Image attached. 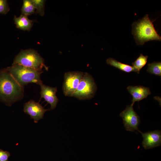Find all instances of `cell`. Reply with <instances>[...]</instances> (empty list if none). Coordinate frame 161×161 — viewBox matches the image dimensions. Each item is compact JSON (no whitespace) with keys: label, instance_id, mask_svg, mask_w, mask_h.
Listing matches in <instances>:
<instances>
[{"label":"cell","instance_id":"obj_19","mask_svg":"<svg viewBox=\"0 0 161 161\" xmlns=\"http://www.w3.org/2000/svg\"><path fill=\"white\" fill-rule=\"evenodd\" d=\"M10 156L9 152L0 149V161H7Z\"/></svg>","mask_w":161,"mask_h":161},{"label":"cell","instance_id":"obj_17","mask_svg":"<svg viewBox=\"0 0 161 161\" xmlns=\"http://www.w3.org/2000/svg\"><path fill=\"white\" fill-rule=\"evenodd\" d=\"M36 10L35 12L41 16L44 14L45 1L44 0H32Z\"/></svg>","mask_w":161,"mask_h":161},{"label":"cell","instance_id":"obj_18","mask_svg":"<svg viewBox=\"0 0 161 161\" xmlns=\"http://www.w3.org/2000/svg\"><path fill=\"white\" fill-rule=\"evenodd\" d=\"M10 10L7 0H0V14H6Z\"/></svg>","mask_w":161,"mask_h":161},{"label":"cell","instance_id":"obj_3","mask_svg":"<svg viewBox=\"0 0 161 161\" xmlns=\"http://www.w3.org/2000/svg\"><path fill=\"white\" fill-rule=\"evenodd\" d=\"M6 69L22 87L30 83L39 85L42 83L40 79V75L43 72L42 71L18 64L13 65Z\"/></svg>","mask_w":161,"mask_h":161},{"label":"cell","instance_id":"obj_13","mask_svg":"<svg viewBox=\"0 0 161 161\" xmlns=\"http://www.w3.org/2000/svg\"><path fill=\"white\" fill-rule=\"evenodd\" d=\"M106 62L108 64L125 72H135L132 66L119 62L113 58H109L106 60Z\"/></svg>","mask_w":161,"mask_h":161},{"label":"cell","instance_id":"obj_10","mask_svg":"<svg viewBox=\"0 0 161 161\" xmlns=\"http://www.w3.org/2000/svg\"><path fill=\"white\" fill-rule=\"evenodd\" d=\"M41 86V98H44L45 100L50 105V109L55 108L58 101V99L56 96L57 91L56 87H51L42 83Z\"/></svg>","mask_w":161,"mask_h":161},{"label":"cell","instance_id":"obj_16","mask_svg":"<svg viewBox=\"0 0 161 161\" xmlns=\"http://www.w3.org/2000/svg\"><path fill=\"white\" fill-rule=\"evenodd\" d=\"M147 72L156 76H161V62H154L148 64Z\"/></svg>","mask_w":161,"mask_h":161},{"label":"cell","instance_id":"obj_12","mask_svg":"<svg viewBox=\"0 0 161 161\" xmlns=\"http://www.w3.org/2000/svg\"><path fill=\"white\" fill-rule=\"evenodd\" d=\"M14 20L17 28L27 31L30 30L34 21L33 20L30 19L28 16L21 15L18 17L15 16Z\"/></svg>","mask_w":161,"mask_h":161},{"label":"cell","instance_id":"obj_1","mask_svg":"<svg viewBox=\"0 0 161 161\" xmlns=\"http://www.w3.org/2000/svg\"><path fill=\"white\" fill-rule=\"evenodd\" d=\"M153 22L147 14L142 19L133 22L132 33L137 45H143L150 41H161V36L155 30Z\"/></svg>","mask_w":161,"mask_h":161},{"label":"cell","instance_id":"obj_11","mask_svg":"<svg viewBox=\"0 0 161 161\" xmlns=\"http://www.w3.org/2000/svg\"><path fill=\"white\" fill-rule=\"evenodd\" d=\"M127 89L132 96L131 103L133 105L135 102H139L151 94L149 88L141 86H129Z\"/></svg>","mask_w":161,"mask_h":161},{"label":"cell","instance_id":"obj_4","mask_svg":"<svg viewBox=\"0 0 161 161\" xmlns=\"http://www.w3.org/2000/svg\"><path fill=\"white\" fill-rule=\"evenodd\" d=\"M18 64L42 71L43 67L48 69L44 64V59L32 49L21 50L15 57L12 65Z\"/></svg>","mask_w":161,"mask_h":161},{"label":"cell","instance_id":"obj_5","mask_svg":"<svg viewBox=\"0 0 161 161\" xmlns=\"http://www.w3.org/2000/svg\"><path fill=\"white\" fill-rule=\"evenodd\" d=\"M97 87L93 78L89 73H84L72 97L80 100L89 99L94 96Z\"/></svg>","mask_w":161,"mask_h":161},{"label":"cell","instance_id":"obj_2","mask_svg":"<svg viewBox=\"0 0 161 161\" xmlns=\"http://www.w3.org/2000/svg\"><path fill=\"white\" fill-rule=\"evenodd\" d=\"M23 87L6 69L0 72V96L5 101L13 103L23 93Z\"/></svg>","mask_w":161,"mask_h":161},{"label":"cell","instance_id":"obj_14","mask_svg":"<svg viewBox=\"0 0 161 161\" xmlns=\"http://www.w3.org/2000/svg\"><path fill=\"white\" fill-rule=\"evenodd\" d=\"M35 8L32 0H24L21 9V15L27 16L35 13Z\"/></svg>","mask_w":161,"mask_h":161},{"label":"cell","instance_id":"obj_7","mask_svg":"<svg viewBox=\"0 0 161 161\" xmlns=\"http://www.w3.org/2000/svg\"><path fill=\"white\" fill-rule=\"evenodd\" d=\"M83 74V72L78 71L69 72L65 73L63 90L65 96L72 97Z\"/></svg>","mask_w":161,"mask_h":161},{"label":"cell","instance_id":"obj_6","mask_svg":"<svg viewBox=\"0 0 161 161\" xmlns=\"http://www.w3.org/2000/svg\"><path fill=\"white\" fill-rule=\"evenodd\" d=\"M133 104L127 105L126 109L120 114L124 126L127 131H139L138 126L140 123V117L134 111Z\"/></svg>","mask_w":161,"mask_h":161},{"label":"cell","instance_id":"obj_8","mask_svg":"<svg viewBox=\"0 0 161 161\" xmlns=\"http://www.w3.org/2000/svg\"><path fill=\"white\" fill-rule=\"evenodd\" d=\"M49 110L44 109L39 103L32 100L24 105V112L29 115L35 123H38L40 120L43 119L45 112Z\"/></svg>","mask_w":161,"mask_h":161},{"label":"cell","instance_id":"obj_9","mask_svg":"<svg viewBox=\"0 0 161 161\" xmlns=\"http://www.w3.org/2000/svg\"><path fill=\"white\" fill-rule=\"evenodd\" d=\"M142 134L143 140L142 145L145 149H148L160 146L161 144V131L154 130L143 133L139 131Z\"/></svg>","mask_w":161,"mask_h":161},{"label":"cell","instance_id":"obj_15","mask_svg":"<svg viewBox=\"0 0 161 161\" xmlns=\"http://www.w3.org/2000/svg\"><path fill=\"white\" fill-rule=\"evenodd\" d=\"M148 56H144L140 54V56L132 64V66L134 68L135 72L139 74L141 69L145 65Z\"/></svg>","mask_w":161,"mask_h":161}]
</instances>
